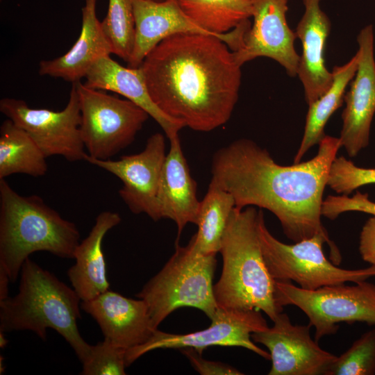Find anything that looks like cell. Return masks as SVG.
Returning <instances> with one entry per match:
<instances>
[{
  "label": "cell",
  "mask_w": 375,
  "mask_h": 375,
  "mask_svg": "<svg viewBox=\"0 0 375 375\" xmlns=\"http://www.w3.org/2000/svg\"><path fill=\"white\" fill-rule=\"evenodd\" d=\"M81 301L73 288L28 258L21 269L18 293L0 301V331H31L46 340L47 329H53L83 363L91 345L77 326Z\"/></svg>",
  "instance_id": "4"
},
{
  "label": "cell",
  "mask_w": 375,
  "mask_h": 375,
  "mask_svg": "<svg viewBox=\"0 0 375 375\" xmlns=\"http://www.w3.org/2000/svg\"><path fill=\"white\" fill-rule=\"evenodd\" d=\"M288 0H255L253 24L244 35L240 48L233 51L241 67L258 57L280 64L290 76H297L300 56L294 47L297 38L286 19Z\"/></svg>",
  "instance_id": "15"
},
{
  "label": "cell",
  "mask_w": 375,
  "mask_h": 375,
  "mask_svg": "<svg viewBox=\"0 0 375 375\" xmlns=\"http://www.w3.org/2000/svg\"><path fill=\"white\" fill-rule=\"evenodd\" d=\"M125 349L107 339L91 345L86 360L82 363V375H124L126 374Z\"/></svg>",
  "instance_id": "29"
},
{
  "label": "cell",
  "mask_w": 375,
  "mask_h": 375,
  "mask_svg": "<svg viewBox=\"0 0 375 375\" xmlns=\"http://www.w3.org/2000/svg\"><path fill=\"white\" fill-rule=\"evenodd\" d=\"M4 333V332L0 331V347L1 349H3L8 343Z\"/></svg>",
  "instance_id": "35"
},
{
  "label": "cell",
  "mask_w": 375,
  "mask_h": 375,
  "mask_svg": "<svg viewBox=\"0 0 375 375\" xmlns=\"http://www.w3.org/2000/svg\"><path fill=\"white\" fill-rule=\"evenodd\" d=\"M359 251L365 262L375 266V215L368 219L362 228Z\"/></svg>",
  "instance_id": "33"
},
{
  "label": "cell",
  "mask_w": 375,
  "mask_h": 375,
  "mask_svg": "<svg viewBox=\"0 0 375 375\" xmlns=\"http://www.w3.org/2000/svg\"><path fill=\"white\" fill-rule=\"evenodd\" d=\"M47 157L22 128L6 119L0 126V179L14 174L33 177L46 174Z\"/></svg>",
  "instance_id": "25"
},
{
  "label": "cell",
  "mask_w": 375,
  "mask_h": 375,
  "mask_svg": "<svg viewBox=\"0 0 375 375\" xmlns=\"http://www.w3.org/2000/svg\"><path fill=\"white\" fill-rule=\"evenodd\" d=\"M358 53L347 63L333 69V82L328 89L315 101L309 105L306 118L303 135L294 158V163L300 162L306 152L319 144L325 135L324 127L330 117L343 101L347 85L354 77L358 65Z\"/></svg>",
  "instance_id": "24"
},
{
  "label": "cell",
  "mask_w": 375,
  "mask_h": 375,
  "mask_svg": "<svg viewBox=\"0 0 375 375\" xmlns=\"http://www.w3.org/2000/svg\"><path fill=\"white\" fill-rule=\"evenodd\" d=\"M234 208L233 196L210 181L207 193L200 202L196 224L197 231L190 239L198 252L216 255L219 252L222 237Z\"/></svg>",
  "instance_id": "26"
},
{
  "label": "cell",
  "mask_w": 375,
  "mask_h": 375,
  "mask_svg": "<svg viewBox=\"0 0 375 375\" xmlns=\"http://www.w3.org/2000/svg\"><path fill=\"white\" fill-rule=\"evenodd\" d=\"M121 221L117 212H101L75 250V264L68 269L67 276L81 301L92 300L109 290L102 244L106 234Z\"/></svg>",
  "instance_id": "22"
},
{
  "label": "cell",
  "mask_w": 375,
  "mask_h": 375,
  "mask_svg": "<svg viewBox=\"0 0 375 375\" xmlns=\"http://www.w3.org/2000/svg\"><path fill=\"white\" fill-rule=\"evenodd\" d=\"M274 325L251 334L254 342L269 351V375H325L337 358L322 349L310 334V326L294 325L285 313H279Z\"/></svg>",
  "instance_id": "13"
},
{
  "label": "cell",
  "mask_w": 375,
  "mask_h": 375,
  "mask_svg": "<svg viewBox=\"0 0 375 375\" xmlns=\"http://www.w3.org/2000/svg\"><path fill=\"white\" fill-rule=\"evenodd\" d=\"M181 353L188 359L192 367L201 375H241L236 368L227 364L208 360L202 354L191 348L181 349Z\"/></svg>",
  "instance_id": "32"
},
{
  "label": "cell",
  "mask_w": 375,
  "mask_h": 375,
  "mask_svg": "<svg viewBox=\"0 0 375 375\" xmlns=\"http://www.w3.org/2000/svg\"><path fill=\"white\" fill-rule=\"evenodd\" d=\"M369 184H375V168L358 167L344 156L334 159L327 185L335 192L349 195L358 188Z\"/></svg>",
  "instance_id": "30"
},
{
  "label": "cell",
  "mask_w": 375,
  "mask_h": 375,
  "mask_svg": "<svg viewBox=\"0 0 375 375\" xmlns=\"http://www.w3.org/2000/svg\"><path fill=\"white\" fill-rule=\"evenodd\" d=\"M262 213L251 206L232 211L221 242L223 267L214 295L219 308L258 310L274 321L283 308L277 303L276 281L262 251L258 231Z\"/></svg>",
  "instance_id": "3"
},
{
  "label": "cell",
  "mask_w": 375,
  "mask_h": 375,
  "mask_svg": "<svg viewBox=\"0 0 375 375\" xmlns=\"http://www.w3.org/2000/svg\"><path fill=\"white\" fill-rule=\"evenodd\" d=\"M80 233L76 224L38 195L22 196L0 179V267L11 282L36 251L74 258Z\"/></svg>",
  "instance_id": "5"
},
{
  "label": "cell",
  "mask_w": 375,
  "mask_h": 375,
  "mask_svg": "<svg viewBox=\"0 0 375 375\" xmlns=\"http://www.w3.org/2000/svg\"><path fill=\"white\" fill-rule=\"evenodd\" d=\"M216 265V254L198 252L191 240L185 247L176 243L169 260L136 294L147 305L157 328L183 307L199 309L210 319L213 317L219 308L213 285Z\"/></svg>",
  "instance_id": "7"
},
{
  "label": "cell",
  "mask_w": 375,
  "mask_h": 375,
  "mask_svg": "<svg viewBox=\"0 0 375 375\" xmlns=\"http://www.w3.org/2000/svg\"><path fill=\"white\" fill-rule=\"evenodd\" d=\"M350 211L375 215V202L369 199L367 194L360 192H356L352 197L330 195L323 201L322 215L330 219H335L340 214Z\"/></svg>",
  "instance_id": "31"
},
{
  "label": "cell",
  "mask_w": 375,
  "mask_h": 375,
  "mask_svg": "<svg viewBox=\"0 0 375 375\" xmlns=\"http://www.w3.org/2000/svg\"><path fill=\"white\" fill-rule=\"evenodd\" d=\"M139 67L156 106L185 127L209 132L229 120L238 100L241 66L220 38L172 35L152 49Z\"/></svg>",
  "instance_id": "2"
},
{
  "label": "cell",
  "mask_w": 375,
  "mask_h": 375,
  "mask_svg": "<svg viewBox=\"0 0 375 375\" xmlns=\"http://www.w3.org/2000/svg\"><path fill=\"white\" fill-rule=\"evenodd\" d=\"M2 362L3 363V359L2 360V356H0V374H2V373L4 372V365L3 364L2 365Z\"/></svg>",
  "instance_id": "36"
},
{
  "label": "cell",
  "mask_w": 375,
  "mask_h": 375,
  "mask_svg": "<svg viewBox=\"0 0 375 375\" xmlns=\"http://www.w3.org/2000/svg\"><path fill=\"white\" fill-rule=\"evenodd\" d=\"M169 143L162 169L157 203L159 219L174 221L178 239L188 224H197L201 201L197 198V183L191 176L178 135L169 139Z\"/></svg>",
  "instance_id": "19"
},
{
  "label": "cell",
  "mask_w": 375,
  "mask_h": 375,
  "mask_svg": "<svg viewBox=\"0 0 375 375\" xmlns=\"http://www.w3.org/2000/svg\"><path fill=\"white\" fill-rule=\"evenodd\" d=\"M0 111L24 129L47 158L60 156L69 162L85 160L87 156L81 134V110L75 83L66 106L60 111L33 108L22 99L0 100Z\"/></svg>",
  "instance_id": "10"
},
{
  "label": "cell",
  "mask_w": 375,
  "mask_h": 375,
  "mask_svg": "<svg viewBox=\"0 0 375 375\" xmlns=\"http://www.w3.org/2000/svg\"><path fill=\"white\" fill-rule=\"evenodd\" d=\"M166 155L165 137L156 133L138 153L123 156L118 160L94 159L87 154L85 160L122 181L119 194L133 213H144L156 222L160 220L157 195Z\"/></svg>",
  "instance_id": "12"
},
{
  "label": "cell",
  "mask_w": 375,
  "mask_h": 375,
  "mask_svg": "<svg viewBox=\"0 0 375 375\" xmlns=\"http://www.w3.org/2000/svg\"><path fill=\"white\" fill-rule=\"evenodd\" d=\"M89 88L117 93L146 111L168 139L178 135L184 125L167 116L153 101L140 67L122 66L110 56L98 60L85 77Z\"/></svg>",
  "instance_id": "21"
},
{
  "label": "cell",
  "mask_w": 375,
  "mask_h": 375,
  "mask_svg": "<svg viewBox=\"0 0 375 375\" xmlns=\"http://www.w3.org/2000/svg\"><path fill=\"white\" fill-rule=\"evenodd\" d=\"M97 1L85 0L78 38L62 56L40 62L41 76L59 78L72 83L78 82L85 78L98 60L112 53L111 43L97 16Z\"/></svg>",
  "instance_id": "20"
},
{
  "label": "cell",
  "mask_w": 375,
  "mask_h": 375,
  "mask_svg": "<svg viewBox=\"0 0 375 375\" xmlns=\"http://www.w3.org/2000/svg\"><path fill=\"white\" fill-rule=\"evenodd\" d=\"M210 320V325L206 329L186 334H174L157 329L147 342L126 351V366L153 350L191 348L202 354L204 349L212 346L243 347L270 360L269 353L256 345L251 340L253 333L269 327L260 310L218 308Z\"/></svg>",
  "instance_id": "11"
},
{
  "label": "cell",
  "mask_w": 375,
  "mask_h": 375,
  "mask_svg": "<svg viewBox=\"0 0 375 375\" xmlns=\"http://www.w3.org/2000/svg\"><path fill=\"white\" fill-rule=\"evenodd\" d=\"M185 13L206 31L225 38L238 51L251 26L255 0H178Z\"/></svg>",
  "instance_id": "23"
},
{
  "label": "cell",
  "mask_w": 375,
  "mask_h": 375,
  "mask_svg": "<svg viewBox=\"0 0 375 375\" xmlns=\"http://www.w3.org/2000/svg\"><path fill=\"white\" fill-rule=\"evenodd\" d=\"M81 308L95 319L105 339L125 350L147 342L158 329L144 301L109 290L82 301Z\"/></svg>",
  "instance_id": "16"
},
{
  "label": "cell",
  "mask_w": 375,
  "mask_h": 375,
  "mask_svg": "<svg viewBox=\"0 0 375 375\" xmlns=\"http://www.w3.org/2000/svg\"><path fill=\"white\" fill-rule=\"evenodd\" d=\"M74 83L80 103L81 134L88 156L111 159L132 144L150 116L127 99L89 88L81 81Z\"/></svg>",
  "instance_id": "9"
},
{
  "label": "cell",
  "mask_w": 375,
  "mask_h": 375,
  "mask_svg": "<svg viewBox=\"0 0 375 375\" xmlns=\"http://www.w3.org/2000/svg\"><path fill=\"white\" fill-rule=\"evenodd\" d=\"M151 1H165V0H151Z\"/></svg>",
  "instance_id": "37"
},
{
  "label": "cell",
  "mask_w": 375,
  "mask_h": 375,
  "mask_svg": "<svg viewBox=\"0 0 375 375\" xmlns=\"http://www.w3.org/2000/svg\"><path fill=\"white\" fill-rule=\"evenodd\" d=\"M303 1L304 12L295 31L302 44L297 76L309 106L323 94L333 82L332 72L326 67L324 56L331 22L320 7L321 0Z\"/></svg>",
  "instance_id": "18"
},
{
  "label": "cell",
  "mask_w": 375,
  "mask_h": 375,
  "mask_svg": "<svg viewBox=\"0 0 375 375\" xmlns=\"http://www.w3.org/2000/svg\"><path fill=\"white\" fill-rule=\"evenodd\" d=\"M112 53L128 62L135 40V19L131 0H108L106 15L101 21Z\"/></svg>",
  "instance_id": "27"
},
{
  "label": "cell",
  "mask_w": 375,
  "mask_h": 375,
  "mask_svg": "<svg viewBox=\"0 0 375 375\" xmlns=\"http://www.w3.org/2000/svg\"><path fill=\"white\" fill-rule=\"evenodd\" d=\"M373 26L360 30L357 37L358 65L345 92L340 140L350 157L356 156L369 142L371 124L375 113V59Z\"/></svg>",
  "instance_id": "14"
},
{
  "label": "cell",
  "mask_w": 375,
  "mask_h": 375,
  "mask_svg": "<svg viewBox=\"0 0 375 375\" xmlns=\"http://www.w3.org/2000/svg\"><path fill=\"white\" fill-rule=\"evenodd\" d=\"M135 19V40L128 67H139L144 58L163 40L180 33L216 36L229 47L228 39L200 27L183 10L178 0H131Z\"/></svg>",
  "instance_id": "17"
},
{
  "label": "cell",
  "mask_w": 375,
  "mask_h": 375,
  "mask_svg": "<svg viewBox=\"0 0 375 375\" xmlns=\"http://www.w3.org/2000/svg\"><path fill=\"white\" fill-rule=\"evenodd\" d=\"M375 374V329L363 333L328 367L325 375Z\"/></svg>",
  "instance_id": "28"
},
{
  "label": "cell",
  "mask_w": 375,
  "mask_h": 375,
  "mask_svg": "<svg viewBox=\"0 0 375 375\" xmlns=\"http://www.w3.org/2000/svg\"><path fill=\"white\" fill-rule=\"evenodd\" d=\"M340 147L339 138L324 135L315 156L284 166L253 141L239 139L215 153L211 181L233 196L235 208L255 206L272 212L294 242L317 234L331 240L322 223V206Z\"/></svg>",
  "instance_id": "1"
},
{
  "label": "cell",
  "mask_w": 375,
  "mask_h": 375,
  "mask_svg": "<svg viewBox=\"0 0 375 375\" xmlns=\"http://www.w3.org/2000/svg\"><path fill=\"white\" fill-rule=\"evenodd\" d=\"M262 251L267 269L275 281H294L299 288H319L358 283L375 276V266L358 269H342L337 246L321 234L285 244L268 231L262 213L258 226Z\"/></svg>",
  "instance_id": "6"
},
{
  "label": "cell",
  "mask_w": 375,
  "mask_h": 375,
  "mask_svg": "<svg viewBox=\"0 0 375 375\" xmlns=\"http://www.w3.org/2000/svg\"><path fill=\"white\" fill-rule=\"evenodd\" d=\"M276 297L281 306L301 309L314 326L317 342L339 329L338 324L364 322L375 325V285L366 281L354 285H327L304 290L291 282L276 281Z\"/></svg>",
  "instance_id": "8"
},
{
  "label": "cell",
  "mask_w": 375,
  "mask_h": 375,
  "mask_svg": "<svg viewBox=\"0 0 375 375\" xmlns=\"http://www.w3.org/2000/svg\"><path fill=\"white\" fill-rule=\"evenodd\" d=\"M10 278L6 271L0 267V301L8 298Z\"/></svg>",
  "instance_id": "34"
}]
</instances>
